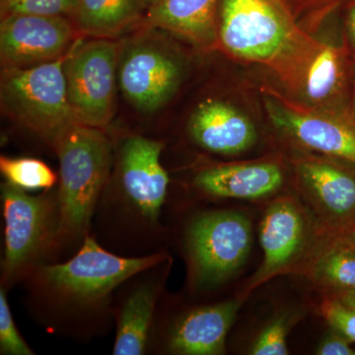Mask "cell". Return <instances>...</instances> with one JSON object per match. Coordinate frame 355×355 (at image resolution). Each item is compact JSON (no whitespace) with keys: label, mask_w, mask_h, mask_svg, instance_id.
Wrapping results in <instances>:
<instances>
[{"label":"cell","mask_w":355,"mask_h":355,"mask_svg":"<svg viewBox=\"0 0 355 355\" xmlns=\"http://www.w3.org/2000/svg\"><path fill=\"white\" fill-rule=\"evenodd\" d=\"M287 324L284 318L275 320L261 331L252 349L254 355H286Z\"/></svg>","instance_id":"cell-26"},{"label":"cell","mask_w":355,"mask_h":355,"mask_svg":"<svg viewBox=\"0 0 355 355\" xmlns=\"http://www.w3.org/2000/svg\"><path fill=\"white\" fill-rule=\"evenodd\" d=\"M153 0H78L69 16L78 34L113 39L137 23Z\"/></svg>","instance_id":"cell-17"},{"label":"cell","mask_w":355,"mask_h":355,"mask_svg":"<svg viewBox=\"0 0 355 355\" xmlns=\"http://www.w3.org/2000/svg\"><path fill=\"white\" fill-rule=\"evenodd\" d=\"M284 175L272 163L223 165L198 173L195 183L200 190L219 198H257L280 188Z\"/></svg>","instance_id":"cell-15"},{"label":"cell","mask_w":355,"mask_h":355,"mask_svg":"<svg viewBox=\"0 0 355 355\" xmlns=\"http://www.w3.org/2000/svg\"><path fill=\"white\" fill-rule=\"evenodd\" d=\"M190 132L210 153L231 155L247 150L257 140L251 120L229 103L207 100L191 114Z\"/></svg>","instance_id":"cell-12"},{"label":"cell","mask_w":355,"mask_h":355,"mask_svg":"<svg viewBox=\"0 0 355 355\" xmlns=\"http://www.w3.org/2000/svg\"><path fill=\"white\" fill-rule=\"evenodd\" d=\"M218 38L231 55L270 65L292 88L317 43L282 0H221Z\"/></svg>","instance_id":"cell-1"},{"label":"cell","mask_w":355,"mask_h":355,"mask_svg":"<svg viewBox=\"0 0 355 355\" xmlns=\"http://www.w3.org/2000/svg\"><path fill=\"white\" fill-rule=\"evenodd\" d=\"M265 106L273 125L308 148L355 165V128L314 108L298 106L275 92Z\"/></svg>","instance_id":"cell-10"},{"label":"cell","mask_w":355,"mask_h":355,"mask_svg":"<svg viewBox=\"0 0 355 355\" xmlns=\"http://www.w3.org/2000/svg\"><path fill=\"white\" fill-rule=\"evenodd\" d=\"M69 16L11 14L1 17L2 67H31L64 57L77 42Z\"/></svg>","instance_id":"cell-8"},{"label":"cell","mask_w":355,"mask_h":355,"mask_svg":"<svg viewBox=\"0 0 355 355\" xmlns=\"http://www.w3.org/2000/svg\"><path fill=\"white\" fill-rule=\"evenodd\" d=\"M51 144L60 161L58 240L86 237L111 169V142L101 128L72 123Z\"/></svg>","instance_id":"cell-2"},{"label":"cell","mask_w":355,"mask_h":355,"mask_svg":"<svg viewBox=\"0 0 355 355\" xmlns=\"http://www.w3.org/2000/svg\"><path fill=\"white\" fill-rule=\"evenodd\" d=\"M251 222L234 211L203 214L189 231V248L196 277L202 286H214L233 275L251 250Z\"/></svg>","instance_id":"cell-7"},{"label":"cell","mask_w":355,"mask_h":355,"mask_svg":"<svg viewBox=\"0 0 355 355\" xmlns=\"http://www.w3.org/2000/svg\"><path fill=\"white\" fill-rule=\"evenodd\" d=\"M349 29L350 36H352V41L355 46V4L350 8L349 14Z\"/></svg>","instance_id":"cell-30"},{"label":"cell","mask_w":355,"mask_h":355,"mask_svg":"<svg viewBox=\"0 0 355 355\" xmlns=\"http://www.w3.org/2000/svg\"><path fill=\"white\" fill-rule=\"evenodd\" d=\"M78 0H0L1 17L11 14L69 16Z\"/></svg>","instance_id":"cell-24"},{"label":"cell","mask_w":355,"mask_h":355,"mask_svg":"<svg viewBox=\"0 0 355 355\" xmlns=\"http://www.w3.org/2000/svg\"><path fill=\"white\" fill-rule=\"evenodd\" d=\"M304 223L297 209L288 202H279L266 211L261 225L263 263L261 275L279 270L300 249Z\"/></svg>","instance_id":"cell-16"},{"label":"cell","mask_w":355,"mask_h":355,"mask_svg":"<svg viewBox=\"0 0 355 355\" xmlns=\"http://www.w3.org/2000/svg\"><path fill=\"white\" fill-rule=\"evenodd\" d=\"M0 352L8 355L34 354L14 323L3 287L0 291Z\"/></svg>","instance_id":"cell-25"},{"label":"cell","mask_w":355,"mask_h":355,"mask_svg":"<svg viewBox=\"0 0 355 355\" xmlns=\"http://www.w3.org/2000/svg\"><path fill=\"white\" fill-rule=\"evenodd\" d=\"M119 83L128 102L144 113L164 106L182 80L177 58L153 42L141 41L120 53Z\"/></svg>","instance_id":"cell-9"},{"label":"cell","mask_w":355,"mask_h":355,"mask_svg":"<svg viewBox=\"0 0 355 355\" xmlns=\"http://www.w3.org/2000/svg\"><path fill=\"white\" fill-rule=\"evenodd\" d=\"M324 280L338 291L355 289V249L343 241L324 254L319 265Z\"/></svg>","instance_id":"cell-22"},{"label":"cell","mask_w":355,"mask_h":355,"mask_svg":"<svg viewBox=\"0 0 355 355\" xmlns=\"http://www.w3.org/2000/svg\"><path fill=\"white\" fill-rule=\"evenodd\" d=\"M163 144L133 135L123 142L120 153L121 188L141 216L155 222L167 196L169 177L161 164Z\"/></svg>","instance_id":"cell-11"},{"label":"cell","mask_w":355,"mask_h":355,"mask_svg":"<svg viewBox=\"0 0 355 355\" xmlns=\"http://www.w3.org/2000/svg\"><path fill=\"white\" fill-rule=\"evenodd\" d=\"M0 171L7 182L22 190L51 189L57 175L38 159L0 157Z\"/></svg>","instance_id":"cell-21"},{"label":"cell","mask_w":355,"mask_h":355,"mask_svg":"<svg viewBox=\"0 0 355 355\" xmlns=\"http://www.w3.org/2000/svg\"><path fill=\"white\" fill-rule=\"evenodd\" d=\"M338 298L345 304L355 309V289L354 291H338Z\"/></svg>","instance_id":"cell-29"},{"label":"cell","mask_w":355,"mask_h":355,"mask_svg":"<svg viewBox=\"0 0 355 355\" xmlns=\"http://www.w3.org/2000/svg\"><path fill=\"white\" fill-rule=\"evenodd\" d=\"M239 307L240 303L227 301L191 311L173 330L169 349L178 354H223L226 336Z\"/></svg>","instance_id":"cell-13"},{"label":"cell","mask_w":355,"mask_h":355,"mask_svg":"<svg viewBox=\"0 0 355 355\" xmlns=\"http://www.w3.org/2000/svg\"><path fill=\"white\" fill-rule=\"evenodd\" d=\"M120 46L114 40H77L64 62L67 99L74 123L106 128L116 112Z\"/></svg>","instance_id":"cell-5"},{"label":"cell","mask_w":355,"mask_h":355,"mask_svg":"<svg viewBox=\"0 0 355 355\" xmlns=\"http://www.w3.org/2000/svg\"><path fill=\"white\" fill-rule=\"evenodd\" d=\"M349 340L338 334H331L327 336L323 343L318 347L317 354L320 355H355V350L352 349Z\"/></svg>","instance_id":"cell-28"},{"label":"cell","mask_w":355,"mask_h":355,"mask_svg":"<svg viewBox=\"0 0 355 355\" xmlns=\"http://www.w3.org/2000/svg\"><path fill=\"white\" fill-rule=\"evenodd\" d=\"M343 241L355 249V223L347 229V233L343 236Z\"/></svg>","instance_id":"cell-31"},{"label":"cell","mask_w":355,"mask_h":355,"mask_svg":"<svg viewBox=\"0 0 355 355\" xmlns=\"http://www.w3.org/2000/svg\"><path fill=\"white\" fill-rule=\"evenodd\" d=\"M323 314L334 330L345 336L350 343H355L354 308L336 298L324 303Z\"/></svg>","instance_id":"cell-27"},{"label":"cell","mask_w":355,"mask_h":355,"mask_svg":"<svg viewBox=\"0 0 355 355\" xmlns=\"http://www.w3.org/2000/svg\"><path fill=\"white\" fill-rule=\"evenodd\" d=\"M299 174L324 209L340 221L355 222V176L320 161H303Z\"/></svg>","instance_id":"cell-18"},{"label":"cell","mask_w":355,"mask_h":355,"mask_svg":"<svg viewBox=\"0 0 355 355\" xmlns=\"http://www.w3.org/2000/svg\"><path fill=\"white\" fill-rule=\"evenodd\" d=\"M217 3L218 0H153L146 22L196 46H209L217 38Z\"/></svg>","instance_id":"cell-14"},{"label":"cell","mask_w":355,"mask_h":355,"mask_svg":"<svg viewBox=\"0 0 355 355\" xmlns=\"http://www.w3.org/2000/svg\"><path fill=\"white\" fill-rule=\"evenodd\" d=\"M163 254L144 258H121L105 251L86 236L78 253L64 263L40 270L42 286L60 304L91 308L106 302L112 292L137 273L162 263Z\"/></svg>","instance_id":"cell-3"},{"label":"cell","mask_w":355,"mask_h":355,"mask_svg":"<svg viewBox=\"0 0 355 355\" xmlns=\"http://www.w3.org/2000/svg\"><path fill=\"white\" fill-rule=\"evenodd\" d=\"M159 292L154 280L144 282L123 304L114 340V355H140L146 349Z\"/></svg>","instance_id":"cell-19"},{"label":"cell","mask_w":355,"mask_h":355,"mask_svg":"<svg viewBox=\"0 0 355 355\" xmlns=\"http://www.w3.org/2000/svg\"><path fill=\"white\" fill-rule=\"evenodd\" d=\"M303 31L313 33L340 3V0H282Z\"/></svg>","instance_id":"cell-23"},{"label":"cell","mask_w":355,"mask_h":355,"mask_svg":"<svg viewBox=\"0 0 355 355\" xmlns=\"http://www.w3.org/2000/svg\"><path fill=\"white\" fill-rule=\"evenodd\" d=\"M67 55L35 67L2 70L0 97L4 112L51 142L74 123L64 76Z\"/></svg>","instance_id":"cell-4"},{"label":"cell","mask_w":355,"mask_h":355,"mask_svg":"<svg viewBox=\"0 0 355 355\" xmlns=\"http://www.w3.org/2000/svg\"><path fill=\"white\" fill-rule=\"evenodd\" d=\"M6 223L2 282L11 286L34 268L58 241V200L27 195L7 183L2 186Z\"/></svg>","instance_id":"cell-6"},{"label":"cell","mask_w":355,"mask_h":355,"mask_svg":"<svg viewBox=\"0 0 355 355\" xmlns=\"http://www.w3.org/2000/svg\"><path fill=\"white\" fill-rule=\"evenodd\" d=\"M342 78L340 51L333 44L317 43L306 60L296 90L311 106H323L338 93Z\"/></svg>","instance_id":"cell-20"}]
</instances>
